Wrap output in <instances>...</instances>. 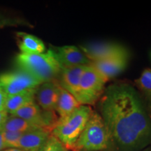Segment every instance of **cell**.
<instances>
[{
	"mask_svg": "<svg viewBox=\"0 0 151 151\" xmlns=\"http://www.w3.org/2000/svg\"><path fill=\"white\" fill-rule=\"evenodd\" d=\"M137 86L147 96L151 95V69H146L136 81Z\"/></svg>",
	"mask_w": 151,
	"mask_h": 151,
	"instance_id": "cell-17",
	"label": "cell"
},
{
	"mask_svg": "<svg viewBox=\"0 0 151 151\" xmlns=\"http://www.w3.org/2000/svg\"><path fill=\"white\" fill-rule=\"evenodd\" d=\"M60 89L61 87L56 81L43 83L37 88L35 101L43 110L55 111Z\"/></svg>",
	"mask_w": 151,
	"mask_h": 151,
	"instance_id": "cell-10",
	"label": "cell"
},
{
	"mask_svg": "<svg viewBox=\"0 0 151 151\" xmlns=\"http://www.w3.org/2000/svg\"><path fill=\"white\" fill-rule=\"evenodd\" d=\"M86 66L62 67L58 83L64 90L74 96L77 99L81 76ZM78 100V99H77Z\"/></svg>",
	"mask_w": 151,
	"mask_h": 151,
	"instance_id": "cell-11",
	"label": "cell"
},
{
	"mask_svg": "<svg viewBox=\"0 0 151 151\" xmlns=\"http://www.w3.org/2000/svg\"><path fill=\"white\" fill-rule=\"evenodd\" d=\"M41 83L34 76L20 69L0 74V88L7 97L36 88Z\"/></svg>",
	"mask_w": 151,
	"mask_h": 151,
	"instance_id": "cell-6",
	"label": "cell"
},
{
	"mask_svg": "<svg viewBox=\"0 0 151 151\" xmlns=\"http://www.w3.org/2000/svg\"><path fill=\"white\" fill-rule=\"evenodd\" d=\"M80 49L91 63L106 60L127 51L124 47L115 43H89L81 46Z\"/></svg>",
	"mask_w": 151,
	"mask_h": 151,
	"instance_id": "cell-7",
	"label": "cell"
},
{
	"mask_svg": "<svg viewBox=\"0 0 151 151\" xmlns=\"http://www.w3.org/2000/svg\"><path fill=\"white\" fill-rule=\"evenodd\" d=\"M129 60L128 52L126 51L110 58L94 62L90 64L107 81L122 73L127 67Z\"/></svg>",
	"mask_w": 151,
	"mask_h": 151,
	"instance_id": "cell-8",
	"label": "cell"
},
{
	"mask_svg": "<svg viewBox=\"0 0 151 151\" xmlns=\"http://www.w3.org/2000/svg\"><path fill=\"white\" fill-rule=\"evenodd\" d=\"M3 151H23L20 148H7L4 150Z\"/></svg>",
	"mask_w": 151,
	"mask_h": 151,
	"instance_id": "cell-25",
	"label": "cell"
},
{
	"mask_svg": "<svg viewBox=\"0 0 151 151\" xmlns=\"http://www.w3.org/2000/svg\"><path fill=\"white\" fill-rule=\"evenodd\" d=\"M107 81L91 65L86 66L81 76L77 99L81 105H93L101 99Z\"/></svg>",
	"mask_w": 151,
	"mask_h": 151,
	"instance_id": "cell-5",
	"label": "cell"
},
{
	"mask_svg": "<svg viewBox=\"0 0 151 151\" xmlns=\"http://www.w3.org/2000/svg\"><path fill=\"white\" fill-rule=\"evenodd\" d=\"M18 26H29V24L22 18L9 17L0 14V29L8 27H18Z\"/></svg>",
	"mask_w": 151,
	"mask_h": 151,
	"instance_id": "cell-19",
	"label": "cell"
},
{
	"mask_svg": "<svg viewBox=\"0 0 151 151\" xmlns=\"http://www.w3.org/2000/svg\"><path fill=\"white\" fill-rule=\"evenodd\" d=\"M18 46L20 50V53L40 54L46 52V46L40 39L30 34L18 32Z\"/></svg>",
	"mask_w": 151,
	"mask_h": 151,
	"instance_id": "cell-13",
	"label": "cell"
},
{
	"mask_svg": "<svg viewBox=\"0 0 151 151\" xmlns=\"http://www.w3.org/2000/svg\"><path fill=\"white\" fill-rule=\"evenodd\" d=\"M2 128L4 131L15 132L24 134L26 132L32 131V130L40 129L41 127H38L35 124L24 120V119L9 115V118H7L6 121L3 125Z\"/></svg>",
	"mask_w": 151,
	"mask_h": 151,
	"instance_id": "cell-16",
	"label": "cell"
},
{
	"mask_svg": "<svg viewBox=\"0 0 151 151\" xmlns=\"http://www.w3.org/2000/svg\"><path fill=\"white\" fill-rule=\"evenodd\" d=\"M15 62L18 69L29 73L42 83L56 81L62 69L51 48L40 54L19 53L16 57Z\"/></svg>",
	"mask_w": 151,
	"mask_h": 151,
	"instance_id": "cell-2",
	"label": "cell"
},
{
	"mask_svg": "<svg viewBox=\"0 0 151 151\" xmlns=\"http://www.w3.org/2000/svg\"><path fill=\"white\" fill-rule=\"evenodd\" d=\"M81 105L74 96L61 88L55 111L59 115V118L62 119L69 116Z\"/></svg>",
	"mask_w": 151,
	"mask_h": 151,
	"instance_id": "cell-15",
	"label": "cell"
},
{
	"mask_svg": "<svg viewBox=\"0 0 151 151\" xmlns=\"http://www.w3.org/2000/svg\"><path fill=\"white\" fill-rule=\"evenodd\" d=\"M43 151H69V149L51 134Z\"/></svg>",
	"mask_w": 151,
	"mask_h": 151,
	"instance_id": "cell-20",
	"label": "cell"
},
{
	"mask_svg": "<svg viewBox=\"0 0 151 151\" xmlns=\"http://www.w3.org/2000/svg\"><path fill=\"white\" fill-rule=\"evenodd\" d=\"M3 132L4 129L3 128H0V151H3L5 150V146L4 143V139H3Z\"/></svg>",
	"mask_w": 151,
	"mask_h": 151,
	"instance_id": "cell-23",
	"label": "cell"
},
{
	"mask_svg": "<svg viewBox=\"0 0 151 151\" xmlns=\"http://www.w3.org/2000/svg\"><path fill=\"white\" fill-rule=\"evenodd\" d=\"M37 88L27 90L14 95L7 97L5 110L9 113V115H13L15 112L25 106L26 105L36 101L35 95Z\"/></svg>",
	"mask_w": 151,
	"mask_h": 151,
	"instance_id": "cell-14",
	"label": "cell"
},
{
	"mask_svg": "<svg viewBox=\"0 0 151 151\" xmlns=\"http://www.w3.org/2000/svg\"><path fill=\"white\" fill-rule=\"evenodd\" d=\"M146 98H147V100H148V106L149 108V110H150L151 113V95L147 96Z\"/></svg>",
	"mask_w": 151,
	"mask_h": 151,
	"instance_id": "cell-24",
	"label": "cell"
},
{
	"mask_svg": "<svg viewBox=\"0 0 151 151\" xmlns=\"http://www.w3.org/2000/svg\"><path fill=\"white\" fill-rule=\"evenodd\" d=\"M9 116V113L6 112V110L0 111V128L3 127V125L4 124L6 121Z\"/></svg>",
	"mask_w": 151,
	"mask_h": 151,
	"instance_id": "cell-22",
	"label": "cell"
},
{
	"mask_svg": "<svg viewBox=\"0 0 151 151\" xmlns=\"http://www.w3.org/2000/svg\"><path fill=\"white\" fill-rule=\"evenodd\" d=\"M51 132L46 129H37L22 134L19 148L23 151H43Z\"/></svg>",
	"mask_w": 151,
	"mask_h": 151,
	"instance_id": "cell-12",
	"label": "cell"
},
{
	"mask_svg": "<svg viewBox=\"0 0 151 151\" xmlns=\"http://www.w3.org/2000/svg\"><path fill=\"white\" fill-rule=\"evenodd\" d=\"M50 48L62 67L89 66L91 64L83 52L75 46H52Z\"/></svg>",
	"mask_w": 151,
	"mask_h": 151,
	"instance_id": "cell-9",
	"label": "cell"
},
{
	"mask_svg": "<svg viewBox=\"0 0 151 151\" xmlns=\"http://www.w3.org/2000/svg\"><path fill=\"white\" fill-rule=\"evenodd\" d=\"M99 108L111 144L118 151H139L150 144L151 119L134 88L111 85L99 99Z\"/></svg>",
	"mask_w": 151,
	"mask_h": 151,
	"instance_id": "cell-1",
	"label": "cell"
},
{
	"mask_svg": "<svg viewBox=\"0 0 151 151\" xmlns=\"http://www.w3.org/2000/svg\"><path fill=\"white\" fill-rule=\"evenodd\" d=\"M92 112L90 106L81 105L69 116L58 118L52 129V135L68 149L72 148L83 131Z\"/></svg>",
	"mask_w": 151,
	"mask_h": 151,
	"instance_id": "cell-3",
	"label": "cell"
},
{
	"mask_svg": "<svg viewBox=\"0 0 151 151\" xmlns=\"http://www.w3.org/2000/svg\"><path fill=\"white\" fill-rule=\"evenodd\" d=\"M7 96L4 92L0 88V111L5 110L6 101Z\"/></svg>",
	"mask_w": 151,
	"mask_h": 151,
	"instance_id": "cell-21",
	"label": "cell"
},
{
	"mask_svg": "<svg viewBox=\"0 0 151 151\" xmlns=\"http://www.w3.org/2000/svg\"><path fill=\"white\" fill-rule=\"evenodd\" d=\"M111 145L110 136L102 118L99 113L92 111L72 148L76 151H102Z\"/></svg>",
	"mask_w": 151,
	"mask_h": 151,
	"instance_id": "cell-4",
	"label": "cell"
},
{
	"mask_svg": "<svg viewBox=\"0 0 151 151\" xmlns=\"http://www.w3.org/2000/svg\"><path fill=\"white\" fill-rule=\"evenodd\" d=\"M22 134L15 132L4 131L3 132V139L5 148H19V142Z\"/></svg>",
	"mask_w": 151,
	"mask_h": 151,
	"instance_id": "cell-18",
	"label": "cell"
}]
</instances>
